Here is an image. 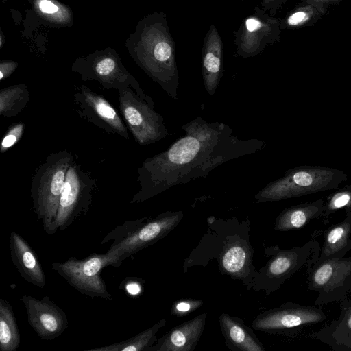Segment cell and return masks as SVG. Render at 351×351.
<instances>
[{"mask_svg":"<svg viewBox=\"0 0 351 351\" xmlns=\"http://www.w3.org/2000/svg\"><path fill=\"white\" fill-rule=\"evenodd\" d=\"M340 209H344L346 213L351 212V185L339 189L327 197L322 217L327 219Z\"/></svg>","mask_w":351,"mask_h":351,"instance_id":"f1b7e54d","label":"cell"},{"mask_svg":"<svg viewBox=\"0 0 351 351\" xmlns=\"http://www.w3.org/2000/svg\"><path fill=\"white\" fill-rule=\"evenodd\" d=\"M27 321L37 335L43 340H53L60 336L68 328L66 313L49 296L38 300L32 295L21 298Z\"/></svg>","mask_w":351,"mask_h":351,"instance_id":"5bb4252c","label":"cell"},{"mask_svg":"<svg viewBox=\"0 0 351 351\" xmlns=\"http://www.w3.org/2000/svg\"><path fill=\"white\" fill-rule=\"evenodd\" d=\"M166 325L163 317L152 327L126 340L111 345L86 350V351H149L156 341V333Z\"/></svg>","mask_w":351,"mask_h":351,"instance_id":"cb8c5ba5","label":"cell"},{"mask_svg":"<svg viewBox=\"0 0 351 351\" xmlns=\"http://www.w3.org/2000/svg\"><path fill=\"white\" fill-rule=\"evenodd\" d=\"M219 325L226 345L233 350L265 351L263 343L253 331L239 318L223 313Z\"/></svg>","mask_w":351,"mask_h":351,"instance_id":"ffe728a7","label":"cell"},{"mask_svg":"<svg viewBox=\"0 0 351 351\" xmlns=\"http://www.w3.org/2000/svg\"><path fill=\"white\" fill-rule=\"evenodd\" d=\"M324 204V201L319 199L285 208L276 217L274 229L277 231L301 229L313 219L322 217Z\"/></svg>","mask_w":351,"mask_h":351,"instance_id":"7402d4cb","label":"cell"},{"mask_svg":"<svg viewBox=\"0 0 351 351\" xmlns=\"http://www.w3.org/2000/svg\"><path fill=\"white\" fill-rule=\"evenodd\" d=\"M84 80H95L104 88L117 90L130 87L144 100L154 107L151 97L145 94L136 80L125 70L112 56H103L95 59L89 65L79 69Z\"/></svg>","mask_w":351,"mask_h":351,"instance_id":"9a60e30c","label":"cell"},{"mask_svg":"<svg viewBox=\"0 0 351 351\" xmlns=\"http://www.w3.org/2000/svg\"><path fill=\"white\" fill-rule=\"evenodd\" d=\"M21 337L12 304L0 299V349L15 351L20 346Z\"/></svg>","mask_w":351,"mask_h":351,"instance_id":"d4e9b609","label":"cell"},{"mask_svg":"<svg viewBox=\"0 0 351 351\" xmlns=\"http://www.w3.org/2000/svg\"><path fill=\"white\" fill-rule=\"evenodd\" d=\"M182 130L184 136L138 168L140 189L130 203H142L171 187L205 178L218 166L266 147L258 139L238 138L228 125L208 123L202 117L184 125Z\"/></svg>","mask_w":351,"mask_h":351,"instance_id":"6da1fadb","label":"cell"},{"mask_svg":"<svg viewBox=\"0 0 351 351\" xmlns=\"http://www.w3.org/2000/svg\"><path fill=\"white\" fill-rule=\"evenodd\" d=\"M18 64L15 62L6 61L0 64V80H3L9 77L16 69Z\"/></svg>","mask_w":351,"mask_h":351,"instance_id":"1f68e13d","label":"cell"},{"mask_svg":"<svg viewBox=\"0 0 351 351\" xmlns=\"http://www.w3.org/2000/svg\"><path fill=\"white\" fill-rule=\"evenodd\" d=\"M24 123L20 122L10 127L1 143V152L3 153L14 145L22 137Z\"/></svg>","mask_w":351,"mask_h":351,"instance_id":"f546056e","label":"cell"},{"mask_svg":"<svg viewBox=\"0 0 351 351\" xmlns=\"http://www.w3.org/2000/svg\"><path fill=\"white\" fill-rule=\"evenodd\" d=\"M73 101L78 115L109 134L129 139L128 129L114 107L101 95L85 85L77 88Z\"/></svg>","mask_w":351,"mask_h":351,"instance_id":"4fadbf2b","label":"cell"},{"mask_svg":"<svg viewBox=\"0 0 351 351\" xmlns=\"http://www.w3.org/2000/svg\"><path fill=\"white\" fill-rule=\"evenodd\" d=\"M137 55L140 66L171 99L178 98L175 43L165 17L146 29Z\"/></svg>","mask_w":351,"mask_h":351,"instance_id":"3957f363","label":"cell"},{"mask_svg":"<svg viewBox=\"0 0 351 351\" xmlns=\"http://www.w3.org/2000/svg\"><path fill=\"white\" fill-rule=\"evenodd\" d=\"M11 260L21 277L36 287L45 286V276L36 253L22 236L12 232L9 236Z\"/></svg>","mask_w":351,"mask_h":351,"instance_id":"e0dca14e","label":"cell"},{"mask_svg":"<svg viewBox=\"0 0 351 351\" xmlns=\"http://www.w3.org/2000/svg\"><path fill=\"white\" fill-rule=\"evenodd\" d=\"M118 93L121 113L138 144L150 145L168 136L163 117L134 89L128 87Z\"/></svg>","mask_w":351,"mask_h":351,"instance_id":"ba28073f","label":"cell"},{"mask_svg":"<svg viewBox=\"0 0 351 351\" xmlns=\"http://www.w3.org/2000/svg\"><path fill=\"white\" fill-rule=\"evenodd\" d=\"M29 101V92L25 84L12 85L0 90V115L17 116Z\"/></svg>","mask_w":351,"mask_h":351,"instance_id":"484cf974","label":"cell"},{"mask_svg":"<svg viewBox=\"0 0 351 351\" xmlns=\"http://www.w3.org/2000/svg\"><path fill=\"white\" fill-rule=\"evenodd\" d=\"M280 23L278 19L266 14L258 8L243 21L236 33L237 53L243 58L257 56L266 45L280 40Z\"/></svg>","mask_w":351,"mask_h":351,"instance_id":"7c38bea8","label":"cell"},{"mask_svg":"<svg viewBox=\"0 0 351 351\" xmlns=\"http://www.w3.org/2000/svg\"><path fill=\"white\" fill-rule=\"evenodd\" d=\"M206 313H202L171 329L149 351H192L204 330Z\"/></svg>","mask_w":351,"mask_h":351,"instance_id":"2e32d148","label":"cell"},{"mask_svg":"<svg viewBox=\"0 0 351 351\" xmlns=\"http://www.w3.org/2000/svg\"><path fill=\"white\" fill-rule=\"evenodd\" d=\"M326 319L325 311L318 306L289 302L260 313L254 319L252 326L256 330L270 334L293 336L304 328L321 323Z\"/></svg>","mask_w":351,"mask_h":351,"instance_id":"30bf717a","label":"cell"},{"mask_svg":"<svg viewBox=\"0 0 351 351\" xmlns=\"http://www.w3.org/2000/svg\"><path fill=\"white\" fill-rule=\"evenodd\" d=\"M342 0H302L301 2L313 5L324 11H327L329 5L339 3Z\"/></svg>","mask_w":351,"mask_h":351,"instance_id":"836d02e7","label":"cell"},{"mask_svg":"<svg viewBox=\"0 0 351 351\" xmlns=\"http://www.w3.org/2000/svg\"><path fill=\"white\" fill-rule=\"evenodd\" d=\"M250 246L241 240L226 242L219 258V266L223 274L233 278L244 279L252 266Z\"/></svg>","mask_w":351,"mask_h":351,"instance_id":"44dd1931","label":"cell"},{"mask_svg":"<svg viewBox=\"0 0 351 351\" xmlns=\"http://www.w3.org/2000/svg\"><path fill=\"white\" fill-rule=\"evenodd\" d=\"M307 283L317 293L314 305L346 300L351 292V257L317 261L307 270Z\"/></svg>","mask_w":351,"mask_h":351,"instance_id":"9c48e42d","label":"cell"},{"mask_svg":"<svg viewBox=\"0 0 351 351\" xmlns=\"http://www.w3.org/2000/svg\"><path fill=\"white\" fill-rule=\"evenodd\" d=\"M326 12L309 3L300 2L281 21V29H295L315 23Z\"/></svg>","mask_w":351,"mask_h":351,"instance_id":"4316f807","label":"cell"},{"mask_svg":"<svg viewBox=\"0 0 351 351\" xmlns=\"http://www.w3.org/2000/svg\"><path fill=\"white\" fill-rule=\"evenodd\" d=\"M75 160L63 149L52 152L36 169L31 183L33 209L48 234H55L54 223L69 168Z\"/></svg>","mask_w":351,"mask_h":351,"instance_id":"277c9868","label":"cell"},{"mask_svg":"<svg viewBox=\"0 0 351 351\" xmlns=\"http://www.w3.org/2000/svg\"><path fill=\"white\" fill-rule=\"evenodd\" d=\"M202 304L203 302L199 300H180L172 305L171 313L178 317H182L197 309Z\"/></svg>","mask_w":351,"mask_h":351,"instance_id":"4dcf8cb0","label":"cell"},{"mask_svg":"<svg viewBox=\"0 0 351 351\" xmlns=\"http://www.w3.org/2000/svg\"><path fill=\"white\" fill-rule=\"evenodd\" d=\"M202 73L205 90L213 96L223 76V43L214 25L210 26L204 39Z\"/></svg>","mask_w":351,"mask_h":351,"instance_id":"ac0fdd59","label":"cell"},{"mask_svg":"<svg viewBox=\"0 0 351 351\" xmlns=\"http://www.w3.org/2000/svg\"><path fill=\"white\" fill-rule=\"evenodd\" d=\"M96 180L74 160L68 169L54 223L62 231L86 215L93 200Z\"/></svg>","mask_w":351,"mask_h":351,"instance_id":"52a82bcc","label":"cell"},{"mask_svg":"<svg viewBox=\"0 0 351 351\" xmlns=\"http://www.w3.org/2000/svg\"><path fill=\"white\" fill-rule=\"evenodd\" d=\"M320 250V245L315 240L289 249L271 246L266 250L269 259L249 285L256 291L264 290L269 295L304 267L308 270L318 260Z\"/></svg>","mask_w":351,"mask_h":351,"instance_id":"8992f818","label":"cell"},{"mask_svg":"<svg viewBox=\"0 0 351 351\" xmlns=\"http://www.w3.org/2000/svg\"><path fill=\"white\" fill-rule=\"evenodd\" d=\"M350 236L351 212L346 213L341 221L328 228L317 261L344 257L351 250Z\"/></svg>","mask_w":351,"mask_h":351,"instance_id":"603a6c76","label":"cell"},{"mask_svg":"<svg viewBox=\"0 0 351 351\" xmlns=\"http://www.w3.org/2000/svg\"><path fill=\"white\" fill-rule=\"evenodd\" d=\"M287 0H263L261 3L265 10H269L272 16H274L277 10L282 6Z\"/></svg>","mask_w":351,"mask_h":351,"instance_id":"d6a6232c","label":"cell"},{"mask_svg":"<svg viewBox=\"0 0 351 351\" xmlns=\"http://www.w3.org/2000/svg\"><path fill=\"white\" fill-rule=\"evenodd\" d=\"M125 291L131 295H136L141 291V285L138 280H128L125 285Z\"/></svg>","mask_w":351,"mask_h":351,"instance_id":"e575fe53","label":"cell"},{"mask_svg":"<svg viewBox=\"0 0 351 351\" xmlns=\"http://www.w3.org/2000/svg\"><path fill=\"white\" fill-rule=\"evenodd\" d=\"M34 4L38 14L52 23L65 24L71 20L68 8L55 0H36Z\"/></svg>","mask_w":351,"mask_h":351,"instance_id":"83f0119b","label":"cell"},{"mask_svg":"<svg viewBox=\"0 0 351 351\" xmlns=\"http://www.w3.org/2000/svg\"><path fill=\"white\" fill-rule=\"evenodd\" d=\"M183 216L182 211H167L154 219L143 217L117 225L101 242L104 244L113 241L106 252L112 266L119 267L123 260L167 236L178 225Z\"/></svg>","mask_w":351,"mask_h":351,"instance_id":"7a4b0ae2","label":"cell"},{"mask_svg":"<svg viewBox=\"0 0 351 351\" xmlns=\"http://www.w3.org/2000/svg\"><path fill=\"white\" fill-rule=\"evenodd\" d=\"M52 268L80 293L89 297L112 300L106 283L100 276L102 269L112 266L106 254L94 253L83 259L71 256L64 263L55 262Z\"/></svg>","mask_w":351,"mask_h":351,"instance_id":"8fae6325","label":"cell"},{"mask_svg":"<svg viewBox=\"0 0 351 351\" xmlns=\"http://www.w3.org/2000/svg\"><path fill=\"white\" fill-rule=\"evenodd\" d=\"M311 337L333 350L351 351V299L341 301L337 319L313 332Z\"/></svg>","mask_w":351,"mask_h":351,"instance_id":"d6986e66","label":"cell"},{"mask_svg":"<svg viewBox=\"0 0 351 351\" xmlns=\"http://www.w3.org/2000/svg\"><path fill=\"white\" fill-rule=\"evenodd\" d=\"M348 178L336 168L301 165L267 184L254 196L255 202H275L337 189Z\"/></svg>","mask_w":351,"mask_h":351,"instance_id":"5b68a950","label":"cell"}]
</instances>
